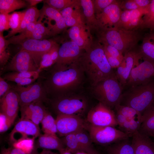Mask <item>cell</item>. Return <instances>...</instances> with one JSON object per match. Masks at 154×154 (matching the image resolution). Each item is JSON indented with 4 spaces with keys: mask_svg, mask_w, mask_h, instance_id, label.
Masks as SVG:
<instances>
[{
    "mask_svg": "<svg viewBox=\"0 0 154 154\" xmlns=\"http://www.w3.org/2000/svg\"><path fill=\"white\" fill-rule=\"evenodd\" d=\"M78 60L68 65L55 63L51 67L40 82L48 97L53 98L75 93L82 85L85 74Z\"/></svg>",
    "mask_w": 154,
    "mask_h": 154,
    "instance_id": "6da1fadb",
    "label": "cell"
},
{
    "mask_svg": "<svg viewBox=\"0 0 154 154\" xmlns=\"http://www.w3.org/2000/svg\"><path fill=\"white\" fill-rule=\"evenodd\" d=\"M78 60L91 86L116 74L108 62L102 45L97 39Z\"/></svg>",
    "mask_w": 154,
    "mask_h": 154,
    "instance_id": "7a4b0ae2",
    "label": "cell"
},
{
    "mask_svg": "<svg viewBox=\"0 0 154 154\" xmlns=\"http://www.w3.org/2000/svg\"><path fill=\"white\" fill-rule=\"evenodd\" d=\"M142 31L113 28L99 30L95 34L97 39L101 44L114 47L124 54L137 48L138 42L142 40L144 35Z\"/></svg>",
    "mask_w": 154,
    "mask_h": 154,
    "instance_id": "3957f363",
    "label": "cell"
},
{
    "mask_svg": "<svg viewBox=\"0 0 154 154\" xmlns=\"http://www.w3.org/2000/svg\"><path fill=\"white\" fill-rule=\"evenodd\" d=\"M154 103V83L131 87L123 94L120 104L131 107L142 115Z\"/></svg>",
    "mask_w": 154,
    "mask_h": 154,
    "instance_id": "277c9868",
    "label": "cell"
},
{
    "mask_svg": "<svg viewBox=\"0 0 154 154\" xmlns=\"http://www.w3.org/2000/svg\"><path fill=\"white\" fill-rule=\"evenodd\" d=\"M122 90L115 74L91 86V92L99 102L111 108L120 104Z\"/></svg>",
    "mask_w": 154,
    "mask_h": 154,
    "instance_id": "5b68a950",
    "label": "cell"
},
{
    "mask_svg": "<svg viewBox=\"0 0 154 154\" xmlns=\"http://www.w3.org/2000/svg\"><path fill=\"white\" fill-rule=\"evenodd\" d=\"M50 101L58 114L80 116L86 110L88 105L86 97L75 93L51 98Z\"/></svg>",
    "mask_w": 154,
    "mask_h": 154,
    "instance_id": "8992f818",
    "label": "cell"
},
{
    "mask_svg": "<svg viewBox=\"0 0 154 154\" xmlns=\"http://www.w3.org/2000/svg\"><path fill=\"white\" fill-rule=\"evenodd\" d=\"M87 129L92 142L100 145L114 143L131 137L127 133L112 126H99L90 124Z\"/></svg>",
    "mask_w": 154,
    "mask_h": 154,
    "instance_id": "52a82bcc",
    "label": "cell"
},
{
    "mask_svg": "<svg viewBox=\"0 0 154 154\" xmlns=\"http://www.w3.org/2000/svg\"><path fill=\"white\" fill-rule=\"evenodd\" d=\"M12 88L18 95L21 107L35 102H45L48 101L49 100L46 92L40 82L27 86L16 85L12 86Z\"/></svg>",
    "mask_w": 154,
    "mask_h": 154,
    "instance_id": "ba28073f",
    "label": "cell"
},
{
    "mask_svg": "<svg viewBox=\"0 0 154 154\" xmlns=\"http://www.w3.org/2000/svg\"><path fill=\"white\" fill-rule=\"evenodd\" d=\"M87 119L93 125L114 127L118 125L116 115L111 108L99 102L89 111Z\"/></svg>",
    "mask_w": 154,
    "mask_h": 154,
    "instance_id": "9c48e42d",
    "label": "cell"
},
{
    "mask_svg": "<svg viewBox=\"0 0 154 154\" xmlns=\"http://www.w3.org/2000/svg\"><path fill=\"white\" fill-rule=\"evenodd\" d=\"M143 60L132 69L125 86L131 87L144 84L151 80L154 76V61Z\"/></svg>",
    "mask_w": 154,
    "mask_h": 154,
    "instance_id": "30bf717a",
    "label": "cell"
},
{
    "mask_svg": "<svg viewBox=\"0 0 154 154\" xmlns=\"http://www.w3.org/2000/svg\"><path fill=\"white\" fill-rule=\"evenodd\" d=\"M55 121L57 133L61 137L87 128L84 121L79 115L58 114Z\"/></svg>",
    "mask_w": 154,
    "mask_h": 154,
    "instance_id": "8fae6325",
    "label": "cell"
},
{
    "mask_svg": "<svg viewBox=\"0 0 154 154\" xmlns=\"http://www.w3.org/2000/svg\"><path fill=\"white\" fill-rule=\"evenodd\" d=\"M122 11L119 6V0H116L100 13L96 15L98 26L96 32L99 30L116 28Z\"/></svg>",
    "mask_w": 154,
    "mask_h": 154,
    "instance_id": "7c38bea8",
    "label": "cell"
},
{
    "mask_svg": "<svg viewBox=\"0 0 154 154\" xmlns=\"http://www.w3.org/2000/svg\"><path fill=\"white\" fill-rule=\"evenodd\" d=\"M38 68L31 54L21 49L13 57L5 70L17 72L35 71Z\"/></svg>",
    "mask_w": 154,
    "mask_h": 154,
    "instance_id": "4fadbf2b",
    "label": "cell"
},
{
    "mask_svg": "<svg viewBox=\"0 0 154 154\" xmlns=\"http://www.w3.org/2000/svg\"><path fill=\"white\" fill-rule=\"evenodd\" d=\"M123 59L115 72L116 77L123 86H125L132 69L142 59L137 48L125 53Z\"/></svg>",
    "mask_w": 154,
    "mask_h": 154,
    "instance_id": "5bb4252c",
    "label": "cell"
},
{
    "mask_svg": "<svg viewBox=\"0 0 154 154\" xmlns=\"http://www.w3.org/2000/svg\"><path fill=\"white\" fill-rule=\"evenodd\" d=\"M55 42L52 40H42L30 39L21 44L22 49L28 52L32 57L35 63L38 68L43 55L48 52Z\"/></svg>",
    "mask_w": 154,
    "mask_h": 154,
    "instance_id": "9a60e30c",
    "label": "cell"
},
{
    "mask_svg": "<svg viewBox=\"0 0 154 154\" xmlns=\"http://www.w3.org/2000/svg\"><path fill=\"white\" fill-rule=\"evenodd\" d=\"M40 135L38 126L30 120L21 119L10 133L9 138L10 142L13 143L20 139L30 137V136L36 138Z\"/></svg>",
    "mask_w": 154,
    "mask_h": 154,
    "instance_id": "2e32d148",
    "label": "cell"
},
{
    "mask_svg": "<svg viewBox=\"0 0 154 154\" xmlns=\"http://www.w3.org/2000/svg\"><path fill=\"white\" fill-rule=\"evenodd\" d=\"M68 32L71 40L85 51L87 50L93 43L94 39L92 34L85 24L71 27Z\"/></svg>",
    "mask_w": 154,
    "mask_h": 154,
    "instance_id": "e0dca14e",
    "label": "cell"
},
{
    "mask_svg": "<svg viewBox=\"0 0 154 154\" xmlns=\"http://www.w3.org/2000/svg\"><path fill=\"white\" fill-rule=\"evenodd\" d=\"M84 51L71 40L65 42L60 47L58 58L55 63L70 64L77 61Z\"/></svg>",
    "mask_w": 154,
    "mask_h": 154,
    "instance_id": "ac0fdd59",
    "label": "cell"
},
{
    "mask_svg": "<svg viewBox=\"0 0 154 154\" xmlns=\"http://www.w3.org/2000/svg\"><path fill=\"white\" fill-rule=\"evenodd\" d=\"M149 5L145 8L122 11L117 28L128 30L138 29L142 17L147 12Z\"/></svg>",
    "mask_w": 154,
    "mask_h": 154,
    "instance_id": "d6986e66",
    "label": "cell"
},
{
    "mask_svg": "<svg viewBox=\"0 0 154 154\" xmlns=\"http://www.w3.org/2000/svg\"><path fill=\"white\" fill-rule=\"evenodd\" d=\"M19 106L18 95L12 88L0 98L1 112L4 114L13 123Z\"/></svg>",
    "mask_w": 154,
    "mask_h": 154,
    "instance_id": "ffe728a7",
    "label": "cell"
},
{
    "mask_svg": "<svg viewBox=\"0 0 154 154\" xmlns=\"http://www.w3.org/2000/svg\"><path fill=\"white\" fill-rule=\"evenodd\" d=\"M42 102L36 101L21 107V119L30 120L39 126L47 111Z\"/></svg>",
    "mask_w": 154,
    "mask_h": 154,
    "instance_id": "44dd1931",
    "label": "cell"
},
{
    "mask_svg": "<svg viewBox=\"0 0 154 154\" xmlns=\"http://www.w3.org/2000/svg\"><path fill=\"white\" fill-rule=\"evenodd\" d=\"M39 19L42 21L44 17L48 20L47 24L51 21L54 22L55 25L52 31L54 36L65 30L67 28L64 20L60 12L47 4L43 5L40 10Z\"/></svg>",
    "mask_w": 154,
    "mask_h": 154,
    "instance_id": "7402d4cb",
    "label": "cell"
},
{
    "mask_svg": "<svg viewBox=\"0 0 154 154\" xmlns=\"http://www.w3.org/2000/svg\"><path fill=\"white\" fill-rule=\"evenodd\" d=\"M131 137L135 154H154V143L149 137L137 131Z\"/></svg>",
    "mask_w": 154,
    "mask_h": 154,
    "instance_id": "603a6c76",
    "label": "cell"
},
{
    "mask_svg": "<svg viewBox=\"0 0 154 154\" xmlns=\"http://www.w3.org/2000/svg\"><path fill=\"white\" fill-rule=\"evenodd\" d=\"M80 2L76 4L67 7L60 11L67 27L85 24L86 21Z\"/></svg>",
    "mask_w": 154,
    "mask_h": 154,
    "instance_id": "cb8c5ba5",
    "label": "cell"
},
{
    "mask_svg": "<svg viewBox=\"0 0 154 154\" xmlns=\"http://www.w3.org/2000/svg\"><path fill=\"white\" fill-rule=\"evenodd\" d=\"M37 146L43 149L56 150L61 152L65 149L60 139L56 135L40 134L37 141Z\"/></svg>",
    "mask_w": 154,
    "mask_h": 154,
    "instance_id": "d4e9b609",
    "label": "cell"
},
{
    "mask_svg": "<svg viewBox=\"0 0 154 154\" xmlns=\"http://www.w3.org/2000/svg\"><path fill=\"white\" fill-rule=\"evenodd\" d=\"M80 2L86 25L92 34H95L98 30V26L92 0H80Z\"/></svg>",
    "mask_w": 154,
    "mask_h": 154,
    "instance_id": "484cf974",
    "label": "cell"
},
{
    "mask_svg": "<svg viewBox=\"0 0 154 154\" xmlns=\"http://www.w3.org/2000/svg\"><path fill=\"white\" fill-rule=\"evenodd\" d=\"M138 50L143 60L154 61V30L144 35Z\"/></svg>",
    "mask_w": 154,
    "mask_h": 154,
    "instance_id": "4316f807",
    "label": "cell"
},
{
    "mask_svg": "<svg viewBox=\"0 0 154 154\" xmlns=\"http://www.w3.org/2000/svg\"><path fill=\"white\" fill-rule=\"evenodd\" d=\"M149 137H154V104L142 114V122L138 130Z\"/></svg>",
    "mask_w": 154,
    "mask_h": 154,
    "instance_id": "83f0119b",
    "label": "cell"
},
{
    "mask_svg": "<svg viewBox=\"0 0 154 154\" xmlns=\"http://www.w3.org/2000/svg\"><path fill=\"white\" fill-rule=\"evenodd\" d=\"M40 15V10L34 7H29L25 11V14L19 27L12 34L11 37L14 36L17 33H21L30 23L37 22Z\"/></svg>",
    "mask_w": 154,
    "mask_h": 154,
    "instance_id": "f1b7e54d",
    "label": "cell"
},
{
    "mask_svg": "<svg viewBox=\"0 0 154 154\" xmlns=\"http://www.w3.org/2000/svg\"><path fill=\"white\" fill-rule=\"evenodd\" d=\"M85 128L81 129L75 133L81 151L95 153L93 147V142L89 132Z\"/></svg>",
    "mask_w": 154,
    "mask_h": 154,
    "instance_id": "f546056e",
    "label": "cell"
},
{
    "mask_svg": "<svg viewBox=\"0 0 154 154\" xmlns=\"http://www.w3.org/2000/svg\"><path fill=\"white\" fill-rule=\"evenodd\" d=\"M128 139L114 143L108 148V154H135L131 143Z\"/></svg>",
    "mask_w": 154,
    "mask_h": 154,
    "instance_id": "4dcf8cb0",
    "label": "cell"
},
{
    "mask_svg": "<svg viewBox=\"0 0 154 154\" xmlns=\"http://www.w3.org/2000/svg\"><path fill=\"white\" fill-rule=\"evenodd\" d=\"M37 22L32 23L29 24L19 35L13 36L8 38L7 41L8 44H11L21 45L25 41L31 39L32 35Z\"/></svg>",
    "mask_w": 154,
    "mask_h": 154,
    "instance_id": "1f68e13d",
    "label": "cell"
},
{
    "mask_svg": "<svg viewBox=\"0 0 154 154\" xmlns=\"http://www.w3.org/2000/svg\"><path fill=\"white\" fill-rule=\"evenodd\" d=\"M27 5L26 1L21 0H0V13L9 14Z\"/></svg>",
    "mask_w": 154,
    "mask_h": 154,
    "instance_id": "d6a6232c",
    "label": "cell"
},
{
    "mask_svg": "<svg viewBox=\"0 0 154 154\" xmlns=\"http://www.w3.org/2000/svg\"><path fill=\"white\" fill-rule=\"evenodd\" d=\"M154 30V0H151L147 12L142 17L138 29Z\"/></svg>",
    "mask_w": 154,
    "mask_h": 154,
    "instance_id": "836d02e7",
    "label": "cell"
},
{
    "mask_svg": "<svg viewBox=\"0 0 154 154\" xmlns=\"http://www.w3.org/2000/svg\"><path fill=\"white\" fill-rule=\"evenodd\" d=\"M41 123L42 130L44 133L56 135L57 129L55 119L48 111Z\"/></svg>",
    "mask_w": 154,
    "mask_h": 154,
    "instance_id": "e575fe53",
    "label": "cell"
},
{
    "mask_svg": "<svg viewBox=\"0 0 154 154\" xmlns=\"http://www.w3.org/2000/svg\"><path fill=\"white\" fill-rule=\"evenodd\" d=\"M60 139L65 148L72 153L81 151L75 133L68 134Z\"/></svg>",
    "mask_w": 154,
    "mask_h": 154,
    "instance_id": "d590c367",
    "label": "cell"
},
{
    "mask_svg": "<svg viewBox=\"0 0 154 154\" xmlns=\"http://www.w3.org/2000/svg\"><path fill=\"white\" fill-rule=\"evenodd\" d=\"M23 11H15L9 15V25L11 30L5 37V38H10L12 34L19 27L25 14Z\"/></svg>",
    "mask_w": 154,
    "mask_h": 154,
    "instance_id": "8d00e7d4",
    "label": "cell"
},
{
    "mask_svg": "<svg viewBox=\"0 0 154 154\" xmlns=\"http://www.w3.org/2000/svg\"><path fill=\"white\" fill-rule=\"evenodd\" d=\"M35 138L28 137L20 139L13 143V147L20 150L25 154H30L34 148Z\"/></svg>",
    "mask_w": 154,
    "mask_h": 154,
    "instance_id": "74e56055",
    "label": "cell"
},
{
    "mask_svg": "<svg viewBox=\"0 0 154 154\" xmlns=\"http://www.w3.org/2000/svg\"><path fill=\"white\" fill-rule=\"evenodd\" d=\"M115 108L117 113L122 114L127 118H132L136 119L135 118H137L141 123L142 114L134 108L120 104L116 106Z\"/></svg>",
    "mask_w": 154,
    "mask_h": 154,
    "instance_id": "f35d334b",
    "label": "cell"
},
{
    "mask_svg": "<svg viewBox=\"0 0 154 154\" xmlns=\"http://www.w3.org/2000/svg\"><path fill=\"white\" fill-rule=\"evenodd\" d=\"M8 45L3 33H0V65L1 68L4 67L10 57V54L7 49Z\"/></svg>",
    "mask_w": 154,
    "mask_h": 154,
    "instance_id": "ab89813d",
    "label": "cell"
},
{
    "mask_svg": "<svg viewBox=\"0 0 154 154\" xmlns=\"http://www.w3.org/2000/svg\"><path fill=\"white\" fill-rule=\"evenodd\" d=\"M50 7L60 11L79 3L80 0H46L43 1Z\"/></svg>",
    "mask_w": 154,
    "mask_h": 154,
    "instance_id": "60d3db41",
    "label": "cell"
},
{
    "mask_svg": "<svg viewBox=\"0 0 154 154\" xmlns=\"http://www.w3.org/2000/svg\"><path fill=\"white\" fill-rule=\"evenodd\" d=\"M141 123L134 118H127L125 121L120 126L131 137L132 134L138 131L140 128Z\"/></svg>",
    "mask_w": 154,
    "mask_h": 154,
    "instance_id": "b9f144b4",
    "label": "cell"
},
{
    "mask_svg": "<svg viewBox=\"0 0 154 154\" xmlns=\"http://www.w3.org/2000/svg\"><path fill=\"white\" fill-rule=\"evenodd\" d=\"M34 32L42 37L44 39L54 36L52 32L48 27L44 25L42 21L38 19L36 23Z\"/></svg>",
    "mask_w": 154,
    "mask_h": 154,
    "instance_id": "7bdbcfd3",
    "label": "cell"
},
{
    "mask_svg": "<svg viewBox=\"0 0 154 154\" xmlns=\"http://www.w3.org/2000/svg\"><path fill=\"white\" fill-rule=\"evenodd\" d=\"M3 78L5 80L14 82L17 84V85L22 86L31 84L38 78L35 77L22 78L9 76L6 74Z\"/></svg>",
    "mask_w": 154,
    "mask_h": 154,
    "instance_id": "ee69618b",
    "label": "cell"
},
{
    "mask_svg": "<svg viewBox=\"0 0 154 154\" xmlns=\"http://www.w3.org/2000/svg\"><path fill=\"white\" fill-rule=\"evenodd\" d=\"M116 0H92L94 9L95 15L102 12L106 7Z\"/></svg>",
    "mask_w": 154,
    "mask_h": 154,
    "instance_id": "f6af8a7d",
    "label": "cell"
},
{
    "mask_svg": "<svg viewBox=\"0 0 154 154\" xmlns=\"http://www.w3.org/2000/svg\"><path fill=\"white\" fill-rule=\"evenodd\" d=\"M102 44L103 46L106 55L116 58L121 62L124 55L119 50L115 48L108 44Z\"/></svg>",
    "mask_w": 154,
    "mask_h": 154,
    "instance_id": "bcb514c9",
    "label": "cell"
},
{
    "mask_svg": "<svg viewBox=\"0 0 154 154\" xmlns=\"http://www.w3.org/2000/svg\"><path fill=\"white\" fill-rule=\"evenodd\" d=\"M55 64L52 60L49 51L42 56L38 70L41 72L43 69L51 67Z\"/></svg>",
    "mask_w": 154,
    "mask_h": 154,
    "instance_id": "7dc6e473",
    "label": "cell"
},
{
    "mask_svg": "<svg viewBox=\"0 0 154 154\" xmlns=\"http://www.w3.org/2000/svg\"><path fill=\"white\" fill-rule=\"evenodd\" d=\"M40 72L38 70L35 71L17 72H13L7 73L6 74L8 76L22 78H26L35 77L38 78L39 76Z\"/></svg>",
    "mask_w": 154,
    "mask_h": 154,
    "instance_id": "c3c4849f",
    "label": "cell"
},
{
    "mask_svg": "<svg viewBox=\"0 0 154 154\" xmlns=\"http://www.w3.org/2000/svg\"><path fill=\"white\" fill-rule=\"evenodd\" d=\"M13 123L3 113H0V132L3 133L7 131Z\"/></svg>",
    "mask_w": 154,
    "mask_h": 154,
    "instance_id": "681fc988",
    "label": "cell"
},
{
    "mask_svg": "<svg viewBox=\"0 0 154 154\" xmlns=\"http://www.w3.org/2000/svg\"><path fill=\"white\" fill-rule=\"evenodd\" d=\"M119 5L122 11H130L139 8L134 0H119Z\"/></svg>",
    "mask_w": 154,
    "mask_h": 154,
    "instance_id": "f907efd6",
    "label": "cell"
},
{
    "mask_svg": "<svg viewBox=\"0 0 154 154\" xmlns=\"http://www.w3.org/2000/svg\"><path fill=\"white\" fill-rule=\"evenodd\" d=\"M9 15L7 13H0V33H3L4 31L10 28Z\"/></svg>",
    "mask_w": 154,
    "mask_h": 154,
    "instance_id": "816d5d0a",
    "label": "cell"
},
{
    "mask_svg": "<svg viewBox=\"0 0 154 154\" xmlns=\"http://www.w3.org/2000/svg\"><path fill=\"white\" fill-rule=\"evenodd\" d=\"M12 88L3 77H0V97L3 96Z\"/></svg>",
    "mask_w": 154,
    "mask_h": 154,
    "instance_id": "f5cc1de1",
    "label": "cell"
},
{
    "mask_svg": "<svg viewBox=\"0 0 154 154\" xmlns=\"http://www.w3.org/2000/svg\"><path fill=\"white\" fill-rule=\"evenodd\" d=\"M59 48V45L55 42L49 50L52 59L55 64L58 58Z\"/></svg>",
    "mask_w": 154,
    "mask_h": 154,
    "instance_id": "db71d44e",
    "label": "cell"
},
{
    "mask_svg": "<svg viewBox=\"0 0 154 154\" xmlns=\"http://www.w3.org/2000/svg\"><path fill=\"white\" fill-rule=\"evenodd\" d=\"M106 55L108 62L112 68H117L120 66L121 62L118 59L108 55Z\"/></svg>",
    "mask_w": 154,
    "mask_h": 154,
    "instance_id": "11a10c76",
    "label": "cell"
},
{
    "mask_svg": "<svg viewBox=\"0 0 154 154\" xmlns=\"http://www.w3.org/2000/svg\"><path fill=\"white\" fill-rule=\"evenodd\" d=\"M1 154H25L23 151L17 148L12 147L3 148Z\"/></svg>",
    "mask_w": 154,
    "mask_h": 154,
    "instance_id": "9f6ffc18",
    "label": "cell"
},
{
    "mask_svg": "<svg viewBox=\"0 0 154 154\" xmlns=\"http://www.w3.org/2000/svg\"><path fill=\"white\" fill-rule=\"evenodd\" d=\"M139 8H145L150 4L151 0H134Z\"/></svg>",
    "mask_w": 154,
    "mask_h": 154,
    "instance_id": "6f0895ef",
    "label": "cell"
},
{
    "mask_svg": "<svg viewBox=\"0 0 154 154\" xmlns=\"http://www.w3.org/2000/svg\"><path fill=\"white\" fill-rule=\"evenodd\" d=\"M116 116L118 124L120 126L125 121L126 117L122 114L117 113Z\"/></svg>",
    "mask_w": 154,
    "mask_h": 154,
    "instance_id": "680465c9",
    "label": "cell"
},
{
    "mask_svg": "<svg viewBox=\"0 0 154 154\" xmlns=\"http://www.w3.org/2000/svg\"><path fill=\"white\" fill-rule=\"evenodd\" d=\"M25 1L29 3L30 7H34V6L43 1L42 0H27Z\"/></svg>",
    "mask_w": 154,
    "mask_h": 154,
    "instance_id": "91938a15",
    "label": "cell"
},
{
    "mask_svg": "<svg viewBox=\"0 0 154 154\" xmlns=\"http://www.w3.org/2000/svg\"><path fill=\"white\" fill-rule=\"evenodd\" d=\"M40 154H57L53 152L50 150L47 149H43V150L40 152Z\"/></svg>",
    "mask_w": 154,
    "mask_h": 154,
    "instance_id": "94428289",
    "label": "cell"
},
{
    "mask_svg": "<svg viewBox=\"0 0 154 154\" xmlns=\"http://www.w3.org/2000/svg\"><path fill=\"white\" fill-rule=\"evenodd\" d=\"M74 154H98V153L96 152L95 153H90L86 152L83 151H79L75 153Z\"/></svg>",
    "mask_w": 154,
    "mask_h": 154,
    "instance_id": "6125c7cd",
    "label": "cell"
},
{
    "mask_svg": "<svg viewBox=\"0 0 154 154\" xmlns=\"http://www.w3.org/2000/svg\"><path fill=\"white\" fill-rule=\"evenodd\" d=\"M60 154H72V153L67 150L66 148L65 149L61 152Z\"/></svg>",
    "mask_w": 154,
    "mask_h": 154,
    "instance_id": "be15d7a7",
    "label": "cell"
},
{
    "mask_svg": "<svg viewBox=\"0 0 154 154\" xmlns=\"http://www.w3.org/2000/svg\"><path fill=\"white\" fill-rule=\"evenodd\" d=\"M30 154H40V153H38L37 149L34 148L33 151Z\"/></svg>",
    "mask_w": 154,
    "mask_h": 154,
    "instance_id": "e7e4bbea",
    "label": "cell"
},
{
    "mask_svg": "<svg viewBox=\"0 0 154 154\" xmlns=\"http://www.w3.org/2000/svg\"></svg>",
    "mask_w": 154,
    "mask_h": 154,
    "instance_id": "03108f58",
    "label": "cell"
},
{
    "mask_svg": "<svg viewBox=\"0 0 154 154\" xmlns=\"http://www.w3.org/2000/svg\"></svg>",
    "mask_w": 154,
    "mask_h": 154,
    "instance_id": "003e7915",
    "label": "cell"
}]
</instances>
